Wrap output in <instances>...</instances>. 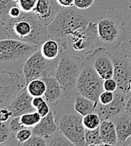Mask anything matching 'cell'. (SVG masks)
I'll list each match as a JSON object with an SVG mask.
<instances>
[{"label": "cell", "instance_id": "obj_22", "mask_svg": "<svg viewBox=\"0 0 131 146\" xmlns=\"http://www.w3.org/2000/svg\"><path fill=\"white\" fill-rule=\"evenodd\" d=\"M27 91L32 97L44 96L45 92V83L42 79H35L25 84Z\"/></svg>", "mask_w": 131, "mask_h": 146}, {"label": "cell", "instance_id": "obj_1", "mask_svg": "<svg viewBox=\"0 0 131 146\" xmlns=\"http://www.w3.org/2000/svg\"><path fill=\"white\" fill-rule=\"evenodd\" d=\"M3 26L9 38L35 44L40 47L50 38L47 25L37 19L32 12H22L19 17L10 18Z\"/></svg>", "mask_w": 131, "mask_h": 146}, {"label": "cell", "instance_id": "obj_32", "mask_svg": "<svg viewBox=\"0 0 131 146\" xmlns=\"http://www.w3.org/2000/svg\"><path fill=\"white\" fill-rule=\"evenodd\" d=\"M8 123H9V129H10V131H11L12 133H16L18 131H20L23 127H24V125L22 124L21 121H20V116L13 117Z\"/></svg>", "mask_w": 131, "mask_h": 146}, {"label": "cell", "instance_id": "obj_42", "mask_svg": "<svg viewBox=\"0 0 131 146\" xmlns=\"http://www.w3.org/2000/svg\"><path fill=\"white\" fill-rule=\"evenodd\" d=\"M124 111L127 112L128 114H130L131 116V95L130 97L128 98L126 104H125V108H124Z\"/></svg>", "mask_w": 131, "mask_h": 146}, {"label": "cell", "instance_id": "obj_45", "mask_svg": "<svg viewBox=\"0 0 131 146\" xmlns=\"http://www.w3.org/2000/svg\"><path fill=\"white\" fill-rule=\"evenodd\" d=\"M14 2H15V3H18V2H19V0H13Z\"/></svg>", "mask_w": 131, "mask_h": 146}, {"label": "cell", "instance_id": "obj_4", "mask_svg": "<svg viewBox=\"0 0 131 146\" xmlns=\"http://www.w3.org/2000/svg\"><path fill=\"white\" fill-rule=\"evenodd\" d=\"M98 36L103 46L109 51L123 44L126 37L125 25L121 15L113 8L100 16L97 23Z\"/></svg>", "mask_w": 131, "mask_h": 146}, {"label": "cell", "instance_id": "obj_7", "mask_svg": "<svg viewBox=\"0 0 131 146\" xmlns=\"http://www.w3.org/2000/svg\"><path fill=\"white\" fill-rule=\"evenodd\" d=\"M59 58L49 60L42 55L41 50L32 53L23 64L24 85L35 79H43L48 75H55Z\"/></svg>", "mask_w": 131, "mask_h": 146}, {"label": "cell", "instance_id": "obj_33", "mask_svg": "<svg viewBox=\"0 0 131 146\" xmlns=\"http://www.w3.org/2000/svg\"><path fill=\"white\" fill-rule=\"evenodd\" d=\"M113 98H114V92L103 90L99 96L98 102L102 105H109L113 102Z\"/></svg>", "mask_w": 131, "mask_h": 146}, {"label": "cell", "instance_id": "obj_26", "mask_svg": "<svg viewBox=\"0 0 131 146\" xmlns=\"http://www.w3.org/2000/svg\"><path fill=\"white\" fill-rule=\"evenodd\" d=\"M15 4L18 3L13 0H0V24L2 25L10 19L9 15V10Z\"/></svg>", "mask_w": 131, "mask_h": 146}, {"label": "cell", "instance_id": "obj_11", "mask_svg": "<svg viewBox=\"0 0 131 146\" xmlns=\"http://www.w3.org/2000/svg\"><path fill=\"white\" fill-rule=\"evenodd\" d=\"M24 85L19 73L0 72V107L8 106Z\"/></svg>", "mask_w": 131, "mask_h": 146}, {"label": "cell", "instance_id": "obj_12", "mask_svg": "<svg viewBox=\"0 0 131 146\" xmlns=\"http://www.w3.org/2000/svg\"><path fill=\"white\" fill-rule=\"evenodd\" d=\"M85 60L92 63L96 72L103 80L113 78V63L110 51L105 47L98 46L87 56Z\"/></svg>", "mask_w": 131, "mask_h": 146}, {"label": "cell", "instance_id": "obj_20", "mask_svg": "<svg viewBox=\"0 0 131 146\" xmlns=\"http://www.w3.org/2000/svg\"><path fill=\"white\" fill-rule=\"evenodd\" d=\"M40 50L44 57L49 60H54L60 57L62 47L59 42L52 38H48L41 44Z\"/></svg>", "mask_w": 131, "mask_h": 146}, {"label": "cell", "instance_id": "obj_17", "mask_svg": "<svg viewBox=\"0 0 131 146\" xmlns=\"http://www.w3.org/2000/svg\"><path fill=\"white\" fill-rule=\"evenodd\" d=\"M58 129V125L55 117L54 111H50V113L41 118L39 123L32 127L33 133L40 135L46 140Z\"/></svg>", "mask_w": 131, "mask_h": 146}, {"label": "cell", "instance_id": "obj_13", "mask_svg": "<svg viewBox=\"0 0 131 146\" xmlns=\"http://www.w3.org/2000/svg\"><path fill=\"white\" fill-rule=\"evenodd\" d=\"M129 93L117 89L114 91V98L111 103L102 105L98 102L94 111L99 116L101 122L103 120H112L114 117L124 111L126 102L130 97Z\"/></svg>", "mask_w": 131, "mask_h": 146}, {"label": "cell", "instance_id": "obj_16", "mask_svg": "<svg viewBox=\"0 0 131 146\" xmlns=\"http://www.w3.org/2000/svg\"><path fill=\"white\" fill-rule=\"evenodd\" d=\"M115 125L118 145H124L131 137V116L124 111L112 119Z\"/></svg>", "mask_w": 131, "mask_h": 146}, {"label": "cell", "instance_id": "obj_41", "mask_svg": "<svg viewBox=\"0 0 131 146\" xmlns=\"http://www.w3.org/2000/svg\"><path fill=\"white\" fill-rule=\"evenodd\" d=\"M58 3L62 8H68L74 6V0H57Z\"/></svg>", "mask_w": 131, "mask_h": 146}, {"label": "cell", "instance_id": "obj_39", "mask_svg": "<svg viewBox=\"0 0 131 146\" xmlns=\"http://www.w3.org/2000/svg\"><path fill=\"white\" fill-rule=\"evenodd\" d=\"M128 58V59L130 60V62L131 63V37L130 39L127 42V43H125L123 46V49L121 50Z\"/></svg>", "mask_w": 131, "mask_h": 146}, {"label": "cell", "instance_id": "obj_21", "mask_svg": "<svg viewBox=\"0 0 131 146\" xmlns=\"http://www.w3.org/2000/svg\"><path fill=\"white\" fill-rule=\"evenodd\" d=\"M97 102L87 98L82 95L77 94L74 100V109L75 111L82 115L83 117L88 113L93 112L97 106Z\"/></svg>", "mask_w": 131, "mask_h": 146}, {"label": "cell", "instance_id": "obj_30", "mask_svg": "<svg viewBox=\"0 0 131 146\" xmlns=\"http://www.w3.org/2000/svg\"><path fill=\"white\" fill-rule=\"evenodd\" d=\"M11 131L9 127V123L0 122V145L6 143L9 140Z\"/></svg>", "mask_w": 131, "mask_h": 146}, {"label": "cell", "instance_id": "obj_25", "mask_svg": "<svg viewBox=\"0 0 131 146\" xmlns=\"http://www.w3.org/2000/svg\"><path fill=\"white\" fill-rule=\"evenodd\" d=\"M85 142L86 146L103 145L100 136L99 127L95 129H85Z\"/></svg>", "mask_w": 131, "mask_h": 146}, {"label": "cell", "instance_id": "obj_23", "mask_svg": "<svg viewBox=\"0 0 131 146\" xmlns=\"http://www.w3.org/2000/svg\"><path fill=\"white\" fill-rule=\"evenodd\" d=\"M73 146V144L58 128L46 140V146Z\"/></svg>", "mask_w": 131, "mask_h": 146}, {"label": "cell", "instance_id": "obj_24", "mask_svg": "<svg viewBox=\"0 0 131 146\" xmlns=\"http://www.w3.org/2000/svg\"><path fill=\"white\" fill-rule=\"evenodd\" d=\"M20 117V121L24 127H30V128L37 125L42 118L37 111L26 112L24 114H22Z\"/></svg>", "mask_w": 131, "mask_h": 146}, {"label": "cell", "instance_id": "obj_14", "mask_svg": "<svg viewBox=\"0 0 131 146\" xmlns=\"http://www.w3.org/2000/svg\"><path fill=\"white\" fill-rule=\"evenodd\" d=\"M62 8L57 0H37L32 13L43 24L48 25L55 19Z\"/></svg>", "mask_w": 131, "mask_h": 146}, {"label": "cell", "instance_id": "obj_34", "mask_svg": "<svg viewBox=\"0 0 131 146\" xmlns=\"http://www.w3.org/2000/svg\"><path fill=\"white\" fill-rule=\"evenodd\" d=\"M95 0H74V6L80 9V10H84L91 8Z\"/></svg>", "mask_w": 131, "mask_h": 146}, {"label": "cell", "instance_id": "obj_43", "mask_svg": "<svg viewBox=\"0 0 131 146\" xmlns=\"http://www.w3.org/2000/svg\"><path fill=\"white\" fill-rule=\"evenodd\" d=\"M128 21L130 24L131 30V0H130V6H129V13H128Z\"/></svg>", "mask_w": 131, "mask_h": 146}, {"label": "cell", "instance_id": "obj_8", "mask_svg": "<svg viewBox=\"0 0 131 146\" xmlns=\"http://www.w3.org/2000/svg\"><path fill=\"white\" fill-rule=\"evenodd\" d=\"M103 80L98 75L92 63L85 60L76 85V93L98 102L100 94L103 91Z\"/></svg>", "mask_w": 131, "mask_h": 146}, {"label": "cell", "instance_id": "obj_5", "mask_svg": "<svg viewBox=\"0 0 131 146\" xmlns=\"http://www.w3.org/2000/svg\"><path fill=\"white\" fill-rule=\"evenodd\" d=\"M97 24L89 21L87 25L78 28L70 34L61 46L62 51L65 50L72 55L86 59L96 48L98 42Z\"/></svg>", "mask_w": 131, "mask_h": 146}, {"label": "cell", "instance_id": "obj_6", "mask_svg": "<svg viewBox=\"0 0 131 146\" xmlns=\"http://www.w3.org/2000/svg\"><path fill=\"white\" fill-rule=\"evenodd\" d=\"M85 65V60L72 55L65 50L62 51L55 76L66 98L71 97L76 91L77 79Z\"/></svg>", "mask_w": 131, "mask_h": 146}, {"label": "cell", "instance_id": "obj_31", "mask_svg": "<svg viewBox=\"0 0 131 146\" xmlns=\"http://www.w3.org/2000/svg\"><path fill=\"white\" fill-rule=\"evenodd\" d=\"M36 3L37 0H19L18 5L23 12L31 13L35 9Z\"/></svg>", "mask_w": 131, "mask_h": 146}, {"label": "cell", "instance_id": "obj_3", "mask_svg": "<svg viewBox=\"0 0 131 146\" xmlns=\"http://www.w3.org/2000/svg\"><path fill=\"white\" fill-rule=\"evenodd\" d=\"M87 16L75 6L62 8L55 19L47 25L48 35L62 46L66 37L89 22Z\"/></svg>", "mask_w": 131, "mask_h": 146}, {"label": "cell", "instance_id": "obj_15", "mask_svg": "<svg viewBox=\"0 0 131 146\" xmlns=\"http://www.w3.org/2000/svg\"><path fill=\"white\" fill-rule=\"evenodd\" d=\"M32 99L33 97L27 91L25 85H24L7 107L13 112V117L21 116L26 112L35 111L32 106Z\"/></svg>", "mask_w": 131, "mask_h": 146}, {"label": "cell", "instance_id": "obj_38", "mask_svg": "<svg viewBox=\"0 0 131 146\" xmlns=\"http://www.w3.org/2000/svg\"><path fill=\"white\" fill-rule=\"evenodd\" d=\"M22 12L23 11L21 10V9L19 7V5L18 4H15V5H14L10 9L9 15V17L10 18H17V17H19L21 15Z\"/></svg>", "mask_w": 131, "mask_h": 146}, {"label": "cell", "instance_id": "obj_37", "mask_svg": "<svg viewBox=\"0 0 131 146\" xmlns=\"http://www.w3.org/2000/svg\"><path fill=\"white\" fill-rule=\"evenodd\" d=\"M35 111H37L39 112V114L41 116V117H44L47 116V115L50 113V111L51 110H50V108L49 103H48L46 101H45Z\"/></svg>", "mask_w": 131, "mask_h": 146}, {"label": "cell", "instance_id": "obj_9", "mask_svg": "<svg viewBox=\"0 0 131 146\" xmlns=\"http://www.w3.org/2000/svg\"><path fill=\"white\" fill-rule=\"evenodd\" d=\"M58 128L75 146H85V127L83 116L76 112H65L56 119Z\"/></svg>", "mask_w": 131, "mask_h": 146}, {"label": "cell", "instance_id": "obj_2", "mask_svg": "<svg viewBox=\"0 0 131 146\" xmlns=\"http://www.w3.org/2000/svg\"><path fill=\"white\" fill-rule=\"evenodd\" d=\"M40 46L29 42L13 39H0V72H22L25 60Z\"/></svg>", "mask_w": 131, "mask_h": 146}, {"label": "cell", "instance_id": "obj_18", "mask_svg": "<svg viewBox=\"0 0 131 146\" xmlns=\"http://www.w3.org/2000/svg\"><path fill=\"white\" fill-rule=\"evenodd\" d=\"M45 83V92L44 95L45 100L49 104L57 102L63 96V91L61 84L58 82L55 75H48L42 79Z\"/></svg>", "mask_w": 131, "mask_h": 146}, {"label": "cell", "instance_id": "obj_10", "mask_svg": "<svg viewBox=\"0 0 131 146\" xmlns=\"http://www.w3.org/2000/svg\"><path fill=\"white\" fill-rule=\"evenodd\" d=\"M111 58L113 63V78L118 84V89L124 92H130L131 63L130 60L121 50L111 52Z\"/></svg>", "mask_w": 131, "mask_h": 146}, {"label": "cell", "instance_id": "obj_29", "mask_svg": "<svg viewBox=\"0 0 131 146\" xmlns=\"http://www.w3.org/2000/svg\"><path fill=\"white\" fill-rule=\"evenodd\" d=\"M22 146H46V139L37 134L33 133L32 136L24 143L21 145Z\"/></svg>", "mask_w": 131, "mask_h": 146}, {"label": "cell", "instance_id": "obj_36", "mask_svg": "<svg viewBox=\"0 0 131 146\" xmlns=\"http://www.w3.org/2000/svg\"><path fill=\"white\" fill-rule=\"evenodd\" d=\"M118 89V84L113 78H109L103 80V90L114 92Z\"/></svg>", "mask_w": 131, "mask_h": 146}, {"label": "cell", "instance_id": "obj_46", "mask_svg": "<svg viewBox=\"0 0 131 146\" xmlns=\"http://www.w3.org/2000/svg\"><path fill=\"white\" fill-rule=\"evenodd\" d=\"M130 92H131V82H130Z\"/></svg>", "mask_w": 131, "mask_h": 146}, {"label": "cell", "instance_id": "obj_27", "mask_svg": "<svg viewBox=\"0 0 131 146\" xmlns=\"http://www.w3.org/2000/svg\"><path fill=\"white\" fill-rule=\"evenodd\" d=\"M83 123L86 129H95L99 127L101 124V119L99 116L93 111L83 117Z\"/></svg>", "mask_w": 131, "mask_h": 146}, {"label": "cell", "instance_id": "obj_28", "mask_svg": "<svg viewBox=\"0 0 131 146\" xmlns=\"http://www.w3.org/2000/svg\"><path fill=\"white\" fill-rule=\"evenodd\" d=\"M33 134V130L30 127H23L20 131L15 133V139L18 142L19 145H21L23 143L27 141Z\"/></svg>", "mask_w": 131, "mask_h": 146}, {"label": "cell", "instance_id": "obj_35", "mask_svg": "<svg viewBox=\"0 0 131 146\" xmlns=\"http://www.w3.org/2000/svg\"><path fill=\"white\" fill-rule=\"evenodd\" d=\"M13 117V112L7 106L0 107V122L7 123Z\"/></svg>", "mask_w": 131, "mask_h": 146}, {"label": "cell", "instance_id": "obj_44", "mask_svg": "<svg viewBox=\"0 0 131 146\" xmlns=\"http://www.w3.org/2000/svg\"><path fill=\"white\" fill-rule=\"evenodd\" d=\"M125 145H131V137L127 140V142L125 143Z\"/></svg>", "mask_w": 131, "mask_h": 146}, {"label": "cell", "instance_id": "obj_19", "mask_svg": "<svg viewBox=\"0 0 131 146\" xmlns=\"http://www.w3.org/2000/svg\"><path fill=\"white\" fill-rule=\"evenodd\" d=\"M100 136L103 145H118V137L115 125L112 120H103L99 126Z\"/></svg>", "mask_w": 131, "mask_h": 146}, {"label": "cell", "instance_id": "obj_40", "mask_svg": "<svg viewBox=\"0 0 131 146\" xmlns=\"http://www.w3.org/2000/svg\"><path fill=\"white\" fill-rule=\"evenodd\" d=\"M45 98L44 96H36V97H33L32 99V106H34V108L36 110L41 105L45 102Z\"/></svg>", "mask_w": 131, "mask_h": 146}]
</instances>
